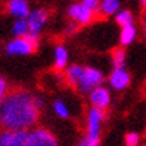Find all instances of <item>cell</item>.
<instances>
[{
    "instance_id": "9a60e30c",
    "label": "cell",
    "mask_w": 146,
    "mask_h": 146,
    "mask_svg": "<svg viewBox=\"0 0 146 146\" xmlns=\"http://www.w3.org/2000/svg\"><path fill=\"white\" fill-rule=\"evenodd\" d=\"M119 37H121L119 40H121V45H122V46L130 45V43L136 39V29L133 27V25H128V27H122Z\"/></svg>"
},
{
    "instance_id": "603a6c76",
    "label": "cell",
    "mask_w": 146,
    "mask_h": 146,
    "mask_svg": "<svg viewBox=\"0 0 146 146\" xmlns=\"http://www.w3.org/2000/svg\"><path fill=\"white\" fill-rule=\"evenodd\" d=\"M6 90H8V87H6V82H5V79L3 78H0V100L5 97L6 94Z\"/></svg>"
},
{
    "instance_id": "3957f363",
    "label": "cell",
    "mask_w": 146,
    "mask_h": 146,
    "mask_svg": "<svg viewBox=\"0 0 146 146\" xmlns=\"http://www.w3.org/2000/svg\"><path fill=\"white\" fill-rule=\"evenodd\" d=\"M103 82H104V76L100 70L92 69V67H84V73H82L81 81H79L78 90L84 92V94H88L94 88L102 87Z\"/></svg>"
},
{
    "instance_id": "8992f818",
    "label": "cell",
    "mask_w": 146,
    "mask_h": 146,
    "mask_svg": "<svg viewBox=\"0 0 146 146\" xmlns=\"http://www.w3.org/2000/svg\"><path fill=\"white\" fill-rule=\"evenodd\" d=\"M27 137V130H5L0 133V146H24Z\"/></svg>"
},
{
    "instance_id": "e0dca14e",
    "label": "cell",
    "mask_w": 146,
    "mask_h": 146,
    "mask_svg": "<svg viewBox=\"0 0 146 146\" xmlns=\"http://www.w3.org/2000/svg\"><path fill=\"white\" fill-rule=\"evenodd\" d=\"M115 21L121 27H128V25H133V15L130 11H121L119 14H116Z\"/></svg>"
},
{
    "instance_id": "7a4b0ae2",
    "label": "cell",
    "mask_w": 146,
    "mask_h": 146,
    "mask_svg": "<svg viewBox=\"0 0 146 146\" xmlns=\"http://www.w3.org/2000/svg\"><path fill=\"white\" fill-rule=\"evenodd\" d=\"M37 49V37L27 35L24 37H18L6 46V51L11 55H27Z\"/></svg>"
},
{
    "instance_id": "ac0fdd59",
    "label": "cell",
    "mask_w": 146,
    "mask_h": 146,
    "mask_svg": "<svg viewBox=\"0 0 146 146\" xmlns=\"http://www.w3.org/2000/svg\"><path fill=\"white\" fill-rule=\"evenodd\" d=\"M14 35L18 36V37H24V36H27L30 30H29V24L25 19H18V21L14 24Z\"/></svg>"
},
{
    "instance_id": "7c38bea8",
    "label": "cell",
    "mask_w": 146,
    "mask_h": 146,
    "mask_svg": "<svg viewBox=\"0 0 146 146\" xmlns=\"http://www.w3.org/2000/svg\"><path fill=\"white\" fill-rule=\"evenodd\" d=\"M82 73H84V67H81V66H78V64H73L66 70V79H67V82L72 87L78 88L79 81H81V78H82Z\"/></svg>"
},
{
    "instance_id": "5b68a950",
    "label": "cell",
    "mask_w": 146,
    "mask_h": 146,
    "mask_svg": "<svg viewBox=\"0 0 146 146\" xmlns=\"http://www.w3.org/2000/svg\"><path fill=\"white\" fill-rule=\"evenodd\" d=\"M24 146H58V143L52 133L45 128H36L29 133L27 142Z\"/></svg>"
},
{
    "instance_id": "d4e9b609",
    "label": "cell",
    "mask_w": 146,
    "mask_h": 146,
    "mask_svg": "<svg viewBox=\"0 0 146 146\" xmlns=\"http://www.w3.org/2000/svg\"><path fill=\"white\" fill-rule=\"evenodd\" d=\"M142 5H143L145 8H146V0H142Z\"/></svg>"
},
{
    "instance_id": "9c48e42d",
    "label": "cell",
    "mask_w": 146,
    "mask_h": 146,
    "mask_svg": "<svg viewBox=\"0 0 146 146\" xmlns=\"http://www.w3.org/2000/svg\"><path fill=\"white\" fill-rule=\"evenodd\" d=\"M130 81L131 78L128 75V72L125 70L124 67L122 69H113L109 76V84L110 87L116 90V91H121V90H125L130 85Z\"/></svg>"
},
{
    "instance_id": "ffe728a7",
    "label": "cell",
    "mask_w": 146,
    "mask_h": 146,
    "mask_svg": "<svg viewBox=\"0 0 146 146\" xmlns=\"http://www.w3.org/2000/svg\"><path fill=\"white\" fill-rule=\"evenodd\" d=\"M100 145V139H94L90 136H85L81 142L78 143V146H98Z\"/></svg>"
},
{
    "instance_id": "277c9868",
    "label": "cell",
    "mask_w": 146,
    "mask_h": 146,
    "mask_svg": "<svg viewBox=\"0 0 146 146\" xmlns=\"http://www.w3.org/2000/svg\"><path fill=\"white\" fill-rule=\"evenodd\" d=\"M67 15L75 24H81V25H88L90 23L94 21L96 18V12L88 9L87 6H84L82 3H75L67 9Z\"/></svg>"
},
{
    "instance_id": "484cf974",
    "label": "cell",
    "mask_w": 146,
    "mask_h": 146,
    "mask_svg": "<svg viewBox=\"0 0 146 146\" xmlns=\"http://www.w3.org/2000/svg\"><path fill=\"white\" fill-rule=\"evenodd\" d=\"M145 37H146V30H145Z\"/></svg>"
},
{
    "instance_id": "52a82bcc",
    "label": "cell",
    "mask_w": 146,
    "mask_h": 146,
    "mask_svg": "<svg viewBox=\"0 0 146 146\" xmlns=\"http://www.w3.org/2000/svg\"><path fill=\"white\" fill-rule=\"evenodd\" d=\"M104 118V113L102 109L92 108L90 109L87 115V136L100 139V130H102V121Z\"/></svg>"
},
{
    "instance_id": "5bb4252c",
    "label": "cell",
    "mask_w": 146,
    "mask_h": 146,
    "mask_svg": "<svg viewBox=\"0 0 146 146\" xmlns=\"http://www.w3.org/2000/svg\"><path fill=\"white\" fill-rule=\"evenodd\" d=\"M66 64H67V51L64 46L58 45L55 48V69L61 70L66 67Z\"/></svg>"
},
{
    "instance_id": "ba28073f",
    "label": "cell",
    "mask_w": 146,
    "mask_h": 146,
    "mask_svg": "<svg viewBox=\"0 0 146 146\" xmlns=\"http://www.w3.org/2000/svg\"><path fill=\"white\" fill-rule=\"evenodd\" d=\"M46 19H48L46 11L37 9L35 12H31V14L29 15V18H27V24H29V30H30L29 35L35 36V37H39V33H40V30L43 29Z\"/></svg>"
},
{
    "instance_id": "d6986e66",
    "label": "cell",
    "mask_w": 146,
    "mask_h": 146,
    "mask_svg": "<svg viewBox=\"0 0 146 146\" xmlns=\"http://www.w3.org/2000/svg\"><path fill=\"white\" fill-rule=\"evenodd\" d=\"M54 110H55V113H57L60 118H67V116H69L67 106H66L63 102H55V103H54Z\"/></svg>"
},
{
    "instance_id": "30bf717a",
    "label": "cell",
    "mask_w": 146,
    "mask_h": 146,
    "mask_svg": "<svg viewBox=\"0 0 146 146\" xmlns=\"http://www.w3.org/2000/svg\"><path fill=\"white\" fill-rule=\"evenodd\" d=\"M90 102H91V104H92V108H97V109L104 110V109L109 106V103H110L109 90L104 88V87L94 88V90L90 92Z\"/></svg>"
},
{
    "instance_id": "6da1fadb",
    "label": "cell",
    "mask_w": 146,
    "mask_h": 146,
    "mask_svg": "<svg viewBox=\"0 0 146 146\" xmlns=\"http://www.w3.org/2000/svg\"><path fill=\"white\" fill-rule=\"evenodd\" d=\"M39 119L35 97L24 90L12 91L0 104V125L5 130H27Z\"/></svg>"
},
{
    "instance_id": "2e32d148",
    "label": "cell",
    "mask_w": 146,
    "mask_h": 146,
    "mask_svg": "<svg viewBox=\"0 0 146 146\" xmlns=\"http://www.w3.org/2000/svg\"><path fill=\"white\" fill-rule=\"evenodd\" d=\"M112 63L113 69H122L125 63V51L122 48H116L112 51Z\"/></svg>"
},
{
    "instance_id": "7402d4cb",
    "label": "cell",
    "mask_w": 146,
    "mask_h": 146,
    "mask_svg": "<svg viewBox=\"0 0 146 146\" xmlns=\"http://www.w3.org/2000/svg\"><path fill=\"white\" fill-rule=\"evenodd\" d=\"M82 5L87 6L91 11H94L96 14H97V11L100 9V0H82Z\"/></svg>"
},
{
    "instance_id": "4fadbf2b",
    "label": "cell",
    "mask_w": 146,
    "mask_h": 146,
    "mask_svg": "<svg viewBox=\"0 0 146 146\" xmlns=\"http://www.w3.org/2000/svg\"><path fill=\"white\" fill-rule=\"evenodd\" d=\"M118 9H119V0H102L100 9L97 11V14L102 12L104 17H110V15L116 14Z\"/></svg>"
},
{
    "instance_id": "cb8c5ba5",
    "label": "cell",
    "mask_w": 146,
    "mask_h": 146,
    "mask_svg": "<svg viewBox=\"0 0 146 146\" xmlns=\"http://www.w3.org/2000/svg\"><path fill=\"white\" fill-rule=\"evenodd\" d=\"M35 104H36V108L40 110L43 108V100H42V98H39V97H35Z\"/></svg>"
},
{
    "instance_id": "44dd1931",
    "label": "cell",
    "mask_w": 146,
    "mask_h": 146,
    "mask_svg": "<svg viewBox=\"0 0 146 146\" xmlns=\"http://www.w3.org/2000/svg\"><path fill=\"white\" fill-rule=\"evenodd\" d=\"M125 145L127 146H139V134L137 133H128L125 136Z\"/></svg>"
},
{
    "instance_id": "8fae6325",
    "label": "cell",
    "mask_w": 146,
    "mask_h": 146,
    "mask_svg": "<svg viewBox=\"0 0 146 146\" xmlns=\"http://www.w3.org/2000/svg\"><path fill=\"white\" fill-rule=\"evenodd\" d=\"M8 12L14 17H18L19 19H24L25 17L30 15L29 5L25 0H11L8 3Z\"/></svg>"
}]
</instances>
